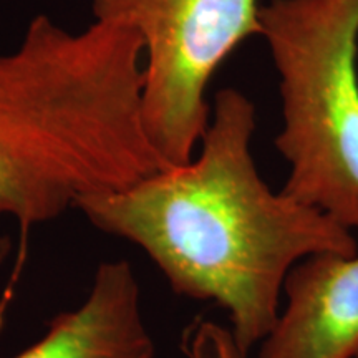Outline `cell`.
<instances>
[{
  "label": "cell",
  "mask_w": 358,
  "mask_h": 358,
  "mask_svg": "<svg viewBox=\"0 0 358 358\" xmlns=\"http://www.w3.org/2000/svg\"><path fill=\"white\" fill-rule=\"evenodd\" d=\"M140 292L128 261L101 262L85 301L52 317L42 337L12 358H155Z\"/></svg>",
  "instance_id": "8992f818"
},
{
  "label": "cell",
  "mask_w": 358,
  "mask_h": 358,
  "mask_svg": "<svg viewBox=\"0 0 358 358\" xmlns=\"http://www.w3.org/2000/svg\"><path fill=\"white\" fill-rule=\"evenodd\" d=\"M143 43L106 22L71 32L40 13L0 53V214L32 227L168 168L141 116Z\"/></svg>",
  "instance_id": "7a4b0ae2"
},
{
  "label": "cell",
  "mask_w": 358,
  "mask_h": 358,
  "mask_svg": "<svg viewBox=\"0 0 358 358\" xmlns=\"http://www.w3.org/2000/svg\"><path fill=\"white\" fill-rule=\"evenodd\" d=\"M261 37L279 77L282 191L358 232V0H268Z\"/></svg>",
  "instance_id": "3957f363"
},
{
  "label": "cell",
  "mask_w": 358,
  "mask_h": 358,
  "mask_svg": "<svg viewBox=\"0 0 358 358\" xmlns=\"http://www.w3.org/2000/svg\"><path fill=\"white\" fill-rule=\"evenodd\" d=\"M181 347L186 358H250L237 345L229 327L204 317L186 327Z\"/></svg>",
  "instance_id": "52a82bcc"
},
{
  "label": "cell",
  "mask_w": 358,
  "mask_h": 358,
  "mask_svg": "<svg viewBox=\"0 0 358 358\" xmlns=\"http://www.w3.org/2000/svg\"><path fill=\"white\" fill-rule=\"evenodd\" d=\"M199 153L77 206L92 226L140 248L174 294L222 308L252 353L274 329L285 280L303 259L358 252L355 234L274 191L252 155L256 105L236 88L214 96Z\"/></svg>",
  "instance_id": "6da1fadb"
},
{
  "label": "cell",
  "mask_w": 358,
  "mask_h": 358,
  "mask_svg": "<svg viewBox=\"0 0 358 358\" xmlns=\"http://www.w3.org/2000/svg\"><path fill=\"white\" fill-rule=\"evenodd\" d=\"M8 254H10V241L6 237H0V268L6 264Z\"/></svg>",
  "instance_id": "ba28073f"
},
{
  "label": "cell",
  "mask_w": 358,
  "mask_h": 358,
  "mask_svg": "<svg viewBox=\"0 0 358 358\" xmlns=\"http://www.w3.org/2000/svg\"><path fill=\"white\" fill-rule=\"evenodd\" d=\"M358 357V252L322 254L292 268L274 329L256 358Z\"/></svg>",
  "instance_id": "5b68a950"
},
{
  "label": "cell",
  "mask_w": 358,
  "mask_h": 358,
  "mask_svg": "<svg viewBox=\"0 0 358 358\" xmlns=\"http://www.w3.org/2000/svg\"><path fill=\"white\" fill-rule=\"evenodd\" d=\"M357 358H358V357H357Z\"/></svg>",
  "instance_id": "9c48e42d"
},
{
  "label": "cell",
  "mask_w": 358,
  "mask_h": 358,
  "mask_svg": "<svg viewBox=\"0 0 358 358\" xmlns=\"http://www.w3.org/2000/svg\"><path fill=\"white\" fill-rule=\"evenodd\" d=\"M93 20L143 43L141 116L166 166L194 158L213 106L206 92L227 57L261 37L259 0H90Z\"/></svg>",
  "instance_id": "277c9868"
}]
</instances>
